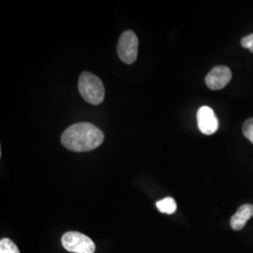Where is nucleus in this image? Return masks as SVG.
I'll return each instance as SVG.
<instances>
[{
    "instance_id": "obj_2",
    "label": "nucleus",
    "mask_w": 253,
    "mask_h": 253,
    "mask_svg": "<svg viewBox=\"0 0 253 253\" xmlns=\"http://www.w3.org/2000/svg\"><path fill=\"white\" fill-rule=\"evenodd\" d=\"M78 88L83 99L86 102L98 105L104 100L105 89L103 84L100 78L88 72H84L82 73Z\"/></svg>"
},
{
    "instance_id": "obj_4",
    "label": "nucleus",
    "mask_w": 253,
    "mask_h": 253,
    "mask_svg": "<svg viewBox=\"0 0 253 253\" xmlns=\"http://www.w3.org/2000/svg\"><path fill=\"white\" fill-rule=\"evenodd\" d=\"M138 38L131 30L122 33L119 38L118 44V54L122 62L132 64L135 62L138 54Z\"/></svg>"
},
{
    "instance_id": "obj_6",
    "label": "nucleus",
    "mask_w": 253,
    "mask_h": 253,
    "mask_svg": "<svg viewBox=\"0 0 253 253\" xmlns=\"http://www.w3.org/2000/svg\"><path fill=\"white\" fill-rule=\"evenodd\" d=\"M197 121L200 130L206 134L211 135L218 128V120L214 111L208 106H203L197 112Z\"/></svg>"
},
{
    "instance_id": "obj_9",
    "label": "nucleus",
    "mask_w": 253,
    "mask_h": 253,
    "mask_svg": "<svg viewBox=\"0 0 253 253\" xmlns=\"http://www.w3.org/2000/svg\"><path fill=\"white\" fill-rule=\"evenodd\" d=\"M0 253H20V252L11 239L3 238L0 241Z\"/></svg>"
},
{
    "instance_id": "obj_1",
    "label": "nucleus",
    "mask_w": 253,
    "mask_h": 253,
    "mask_svg": "<svg viewBox=\"0 0 253 253\" xmlns=\"http://www.w3.org/2000/svg\"><path fill=\"white\" fill-rule=\"evenodd\" d=\"M104 140V134L98 126L90 123H77L64 130L62 145L74 152H87L96 149Z\"/></svg>"
},
{
    "instance_id": "obj_10",
    "label": "nucleus",
    "mask_w": 253,
    "mask_h": 253,
    "mask_svg": "<svg viewBox=\"0 0 253 253\" xmlns=\"http://www.w3.org/2000/svg\"><path fill=\"white\" fill-rule=\"evenodd\" d=\"M243 134L253 144V118L248 119L243 125Z\"/></svg>"
},
{
    "instance_id": "obj_5",
    "label": "nucleus",
    "mask_w": 253,
    "mask_h": 253,
    "mask_svg": "<svg viewBox=\"0 0 253 253\" xmlns=\"http://www.w3.org/2000/svg\"><path fill=\"white\" fill-rule=\"evenodd\" d=\"M232 80V72L226 66L213 68L206 77V84L212 90H219L226 86Z\"/></svg>"
},
{
    "instance_id": "obj_8",
    "label": "nucleus",
    "mask_w": 253,
    "mask_h": 253,
    "mask_svg": "<svg viewBox=\"0 0 253 253\" xmlns=\"http://www.w3.org/2000/svg\"><path fill=\"white\" fill-rule=\"evenodd\" d=\"M156 207L159 209L160 212L165 213L168 215H172L176 211V203L172 199V197H167L164 199L161 200L156 203Z\"/></svg>"
},
{
    "instance_id": "obj_3",
    "label": "nucleus",
    "mask_w": 253,
    "mask_h": 253,
    "mask_svg": "<svg viewBox=\"0 0 253 253\" xmlns=\"http://www.w3.org/2000/svg\"><path fill=\"white\" fill-rule=\"evenodd\" d=\"M61 243L66 251L73 253H94L96 245L90 237L79 232H68L62 235Z\"/></svg>"
},
{
    "instance_id": "obj_7",
    "label": "nucleus",
    "mask_w": 253,
    "mask_h": 253,
    "mask_svg": "<svg viewBox=\"0 0 253 253\" xmlns=\"http://www.w3.org/2000/svg\"><path fill=\"white\" fill-rule=\"evenodd\" d=\"M253 217V205H244L240 207L231 218V226L235 231H240L247 221Z\"/></svg>"
},
{
    "instance_id": "obj_11",
    "label": "nucleus",
    "mask_w": 253,
    "mask_h": 253,
    "mask_svg": "<svg viewBox=\"0 0 253 253\" xmlns=\"http://www.w3.org/2000/svg\"><path fill=\"white\" fill-rule=\"evenodd\" d=\"M241 45L246 49H249L253 53V33L249 36H246L241 40Z\"/></svg>"
}]
</instances>
